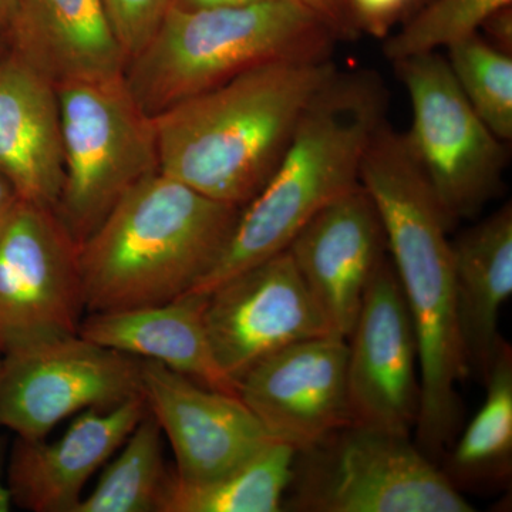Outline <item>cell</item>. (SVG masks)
Returning <instances> with one entry per match:
<instances>
[{
	"label": "cell",
	"mask_w": 512,
	"mask_h": 512,
	"mask_svg": "<svg viewBox=\"0 0 512 512\" xmlns=\"http://www.w3.org/2000/svg\"><path fill=\"white\" fill-rule=\"evenodd\" d=\"M346 362L348 340H302L256 363L238 394L272 440L305 450L352 423Z\"/></svg>",
	"instance_id": "13"
},
{
	"label": "cell",
	"mask_w": 512,
	"mask_h": 512,
	"mask_svg": "<svg viewBox=\"0 0 512 512\" xmlns=\"http://www.w3.org/2000/svg\"><path fill=\"white\" fill-rule=\"evenodd\" d=\"M296 450L272 441L228 473L205 481L168 474L160 512H279L291 484Z\"/></svg>",
	"instance_id": "22"
},
{
	"label": "cell",
	"mask_w": 512,
	"mask_h": 512,
	"mask_svg": "<svg viewBox=\"0 0 512 512\" xmlns=\"http://www.w3.org/2000/svg\"><path fill=\"white\" fill-rule=\"evenodd\" d=\"M336 70L330 56L276 60L168 107L151 117L158 171L244 208L268 183L306 107Z\"/></svg>",
	"instance_id": "2"
},
{
	"label": "cell",
	"mask_w": 512,
	"mask_h": 512,
	"mask_svg": "<svg viewBox=\"0 0 512 512\" xmlns=\"http://www.w3.org/2000/svg\"><path fill=\"white\" fill-rule=\"evenodd\" d=\"M241 210L158 170L147 175L79 245L86 313L187 295L217 264Z\"/></svg>",
	"instance_id": "4"
},
{
	"label": "cell",
	"mask_w": 512,
	"mask_h": 512,
	"mask_svg": "<svg viewBox=\"0 0 512 512\" xmlns=\"http://www.w3.org/2000/svg\"><path fill=\"white\" fill-rule=\"evenodd\" d=\"M148 413L173 447L184 481H205L255 457L272 440L237 394L208 389L154 360L141 359Z\"/></svg>",
	"instance_id": "14"
},
{
	"label": "cell",
	"mask_w": 512,
	"mask_h": 512,
	"mask_svg": "<svg viewBox=\"0 0 512 512\" xmlns=\"http://www.w3.org/2000/svg\"><path fill=\"white\" fill-rule=\"evenodd\" d=\"M360 184L379 210L416 329L421 383L416 444L437 463L457 439V384L470 375L458 335L450 228L406 137L387 123L367 146Z\"/></svg>",
	"instance_id": "1"
},
{
	"label": "cell",
	"mask_w": 512,
	"mask_h": 512,
	"mask_svg": "<svg viewBox=\"0 0 512 512\" xmlns=\"http://www.w3.org/2000/svg\"><path fill=\"white\" fill-rule=\"evenodd\" d=\"M338 40L301 0L239 8L170 6L160 26L127 63L124 80L148 117L276 60L330 56Z\"/></svg>",
	"instance_id": "5"
},
{
	"label": "cell",
	"mask_w": 512,
	"mask_h": 512,
	"mask_svg": "<svg viewBox=\"0 0 512 512\" xmlns=\"http://www.w3.org/2000/svg\"><path fill=\"white\" fill-rule=\"evenodd\" d=\"M427 0H417V5H416V9H419L421 5H424V3H426ZM414 9V10H416Z\"/></svg>",
	"instance_id": "35"
},
{
	"label": "cell",
	"mask_w": 512,
	"mask_h": 512,
	"mask_svg": "<svg viewBox=\"0 0 512 512\" xmlns=\"http://www.w3.org/2000/svg\"><path fill=\"white\" fill-rule=\"evenodd\" d=\"M141 394V359L79 333L0 357V426L20 439H45L67 417Z\"/></svg>",
	"instance_id": "9"
},
{
	"label": "cell",
	"mask_w": 512,
	"mask_h": 512,
	"mask_svg": "<svg viewBox=\"0 0 512 512\" xmlns=\"http://www.w3.org/2000/svg\"><path fill=\"white\" fill-rule=\"evenodd\" d=\"M205 323L218 363L237 383L286 346L335 335L288 249L207 293Z\"/></svg>",
	"instance_id": "12"
},
{
	"label": "cell",
	"mask_w": 512,
	"mask_h": 512,
	"mask_svg": "<svg viewBox=\"0 0 512 512\" xmlns=\"http://www.w3.org/2000/svg\"><path fill=\"white\" fill-rule=\"evenodd\" d=\"M339 338L348 340L367 286L387 256L382 218L362 184L340 195L286 248Z\"/></svg>",
	"instance_id": "15"
},
{
	"label": "cell",
	"mask_w": 512,
	"mask_h": 512,
	"mask_svg": "<svg viewBox=\"0 0 512 512\" xmlns=\"http://www.w3.org/2000/svg\"><path fill=\"white\" fill-rule=\"evenodd\" d=\"M387 94L373 70H336L306 107L268 183L242 208L217 264L190 293L207 295L285 251L313 215L360 184L367 146L386 123Z\"/></svg>",
	"instance_id": "3"
},
{
	"label": "cell",
	"mask_w": 512,
	"mask_h": 512,
	"mask_svg": "<svg viewBox=\"0 0 512 512\" xmlns=\"http://www.w3.org/2000/svg\"><path fill=\"white\" fill-rule=\"evenodd\" d=\"M268 0H171V6L185 10L239 8Z\"/></svg>",
	"instance_id": "30"
},
{
	"label": "cell",
	"mask_w": 512,
	"mask_h": 512,
	"mask_svg": "<svg viewBox=\"0 0 512 512\" xmlns=\"http://www.w3.org/2000/svg\"><path fill=\"white\" fill-rule=\"evenodd\" d=\"M127 63L138 55L160 26L171 0H103Z\"/></svg>",
	"instance_id": "26"
},
{
	"label": "cell",
	"mask_w": 512,
	"mask_h": 512,
	"mask_svg": "<svg viewBox=\"0 0 512 512\" xmlns=\"http://www.w3.org/2000/svg\"><path fill=\"white\" fill-rule=\"evenodd\" d=\"M207 295L187 293L161 305L87 313L79 335L137 359L154 360L208 389L238 394L222 370L205 323Z\"/></svg>",
	"instance_id": "19"
},
{
	"label": "cell",
	"mask_w": 512,
	"mask_h": 512,
	"mask_svg": "<svg viewBox=\"0 0 512 512\" xmlns=\"http://www.w3.org/2000/svg\"><path fill=\"white\" fill-rule=\"evenodd\" d=\"M84 313L79 245L55 212L19 201L0 229V355L77 335Z\"/></svg>",
	"instance_id": "10"
},
{
	"label": "cell",
	"mask_w": 512,
	"mask_h": 512,
	"mask_svg": "<svg viewBox=\"0 0 512 512\" xmlns=\"http://www.w3.org/2000/svg\"><path fill=\"white\" fill-rule=\"evenodd\" d=\"M16 0H0V29H8L9 20L15 10Z\"/></svg>",
	"instance_id": "33"
},
{
	"label": "cell",
	"mask_w": 512,
	"mask_h": 512,
	"mask_svg": "<svg viewBox=\"0 0 512 512\" xmlns=\"http://www.w3.org/2000/svg\"><path fill=\"white\" fill-rule=\"evenodd\" d=\"M9 49L55 86L124 77L127 57L103 0H16Z\"/></svg>",
	"instance_id": "17"
},
{
	"label": "cell",
	"mask_w": 512,
	"mask_h": 512,
	"mask_svg": "<svg viewBox=\"0 0 512 512\" xmlns=\"http://www.w3.org/2000/svg\"><path fill=\"white\" fill-rule=\"evenodd\" d=\"M9 49L8 35L6 30L0 29V56Z\"/></svg>",
	"instance_id": "34"
},
{
	"label": "cell",
	"mask_w": 512,
	"mask_h": 512,
	"mask_svg": "<svg viewBox=\"0 0 512 512\" xmlns=\"http://www.w3.org/2000/svg\"><path fill=\"white\" fill-rule=\"evenodd\" d=\"M74 512H160L165 483L163 430L147 412Z\"/></svg>",
	"instance_id": "23"
},
{
	"label": "cell",
	"mask_w": 512,
	"mask_h": 512,
	"mask_svg": "<svg viewBox=\"0 0 512 512\" xmlns=\"http://www.w3.org/2000/svg\"><path fill=\"white\" fill-rule=\"evenodd\" d=\"M19 201L15 188L0 174V229H2L5 222L8 221L10 214L15 210Z\"/></svg>",
	"instance_id": "31"
},
{
	"label": "cell",
	"mask_w": 512,
	"mask_h": 512,
	"mask_svg": "<svg viewBox=\"0 0 512 512\" xmlns=\"http://www.w3.org/2000/svg\"><path fill=\"white\" fill-rule=\"evenodd\" d=\"M301 2L319 19H322L338 39L359 36L350 19L348 0H301Z\"/></svg>",
	"instance_id": "28"
},
{
	"label": "cell",
	"mask_w": 512,
	"mask_h": 512,
	"mask_svg": "<svg viewBox=\"0 0 512 512\" xmlns=\"http://www.w3.org/2000/svg\"><path fill=\"white\" fill-rule=\"evenodd\" d=\"M56 89L64 177L55 214L80 245L128 190L156 173V136L124 77Z\"/></svg>",
	"instance_id": "7"
},
{
	"label": "cell",
	"mask_w": 512,
	"mask_h": 512,
	"mask_svg": "<svg viewBox=\"0 0 512 512\" xmlns=\"http://www.w3.org/2000/svg\"><path fill=\"white\" fill-rule=\"evenodd\" d=\"M282 511L471 512L406 434L350 423L296 451Z\"/></svg>",
	"instance_id": "6"
},
{
	"label": "cell",
	"mask_w": 512,
	"mask_h": 512,
	"mask_svg": "<svg viewBox=\"0 0 512 512\" xmlns=\"http://www.w3.org/2000/svg\"><path fill=\"white\" fill-rule=\"evenodd\" d=\"M458 335L468 372L485 379L504 338L501 308L512 293L511 202L451 241Z\"/></svg>",
	"instance_id": "20"
},
{
	"label": "cell",
	"mask_w": 512,
	"mask_h": 512,
	"mask_svg": "<svg viewBox=\"0 0 512 512\" xmlns=\"http://www.w3.org/2000/svg\"><path fill=\"white\" fill-rule=\"evenodd\" d=\"M512 0H427L406 19L399 32L384 39L392 63L448 49L480 32L485 19Z\"/></svg>",
	"instance_id": "25"
},
{
	"label": "cell",
	"mask_w": 512,
	"mask_h": 512,
	"mask_svg": "<svg viewBox=\"0 0 512 512\" xmlns=\"http://www.w3.org/2000/svg\"><path fill=\"white\" fill-rule=\"evenodd\" d=\"M147 412L141 394L110 409L84 410L55 441L18 437L6 477L13 503L33 512L76 511L84 485Z\"/></svg>",
	"instance_id": "16"
},
{
	"label": "cell",
	"mask_w": 512,
	"mask_h": 512,
	"mask_svg": "<svg viewBox=\"0 0 512 512\" xmlns=\"http://www.w3.org/2000/svg\"><path fill=\"white\" fill-rule=\"evenodd\" d=\"M393 64L412 103L407 146L453 229L497 195L507 143L478 117L439 52Z\"/></svg>",
	"instance_id": "8"
},
{
	"label": "cell",
	"mask_w": 512,
	"mask_h": 512,
	"mask_svg": "<svg viewBox=\"0 0 512 512\" xmlns=\"http://www.w3.org/2000/svg\"><path fill=\"white\" fill-rule=\"evenodd\" d=\"M5 456V440L0 439V512H9L15 505L12 493H10L8 478L5 480V477H3V474H5Z\"/></svg>",
	"instance_id": "32"
},
{
	"label": "cell",
	"mask_w": 512,
	"mask_h": 512,
	"mask_svg": "<svg viewBox=\"0 0 512 512\" xmlns=\"http://www.w3.org/2000/svg\"><path fill=\"white\" fill-rule=\"evenodd\" d=\"M485 400L474 419L448 447L441 468L461 490H494L510 483L512 473V349L501 343L483 380Z\"/></svg>",
	"instance_id": "21"
},
{
	"label": "cell",
	"mask_w": 512,
	"mask_h": 512,
	"mask_svg": "<svg viewBox=\"0 0 512 512\" xmlns=\"http://www.w3.org/2000/svg\"><path fill=\"white\" fill-rule=\"evenodd\" d=\"M346 382L352 423L406 436L416 429L419 342L389 255L367 286L349 335Z\"/></svg>",
	"instance_id": "11"
},
{
	"label": "cell",
	"mask_w": 512,
	"mask_h": 512,
	"mask_svg": "<svg viewBox=\"0 0 512 512\" xmlns=\"http://www.w3.org/2000/svg\"><path fill=\"white\" fill-rule=\"evenodd\" d=\"M447 63L461 92L485 126L512 140V55L478 32L447 49Z\"/></svg>",
	"instance_id": "24"
},
{
	"label": "cell",
	"mask_w": 512,
	"mask_h": 512,
	"mask_svg": "<svg viewBox=\"0 0 512 512\" xmlns=\"http://www.w3.org/2000/svg\"><path fill=\"white\" fill-rule=\"evenodd\" d=\"M0 174L20 201L55 212L64 177L57 89L10 49L0 56Z\"/></svg>",
	"instance_id": "18"
},
{
	"label": "cell",
	"mask_w": 512,
	"mask_h": 512,
	"mask_svg": "<svg viewBox=\"0 0 512 512\" xmlns=\"http://www.w3.org/2000/svg\"><path fill=\"white\" fill-rule=\"evenodd\" d=\"M0 357H2V355H0Z\"/></svg>",
	"instance_id": "36"
},
{
	"label": "cell",
	"mask_w": 512,
	"mask_h": 512,
	"mask_svg": "<svg viewBox=\"0 0 512 512\" xmlns=\"http://www.w3.org/2000/svg\"><path fill=\"white\" fill-rule=\"evenodd\" d=\"M480 33L488 43L512 55V5L491 13L481 26Z\"/></svg>",
	"instance_id": "29"
},
{
	"label": "cell",
	"mask_w": 512,
	"mask_h": 512,
	"mask_svg": "<svg viewBox=\"0 0 512 512\" xmlns=\"http://www.w3.org/2000/svg\"><path fill=\"white\" fill-rule=\"evenodd\" d=\"M417 0H348L350 19L357 35L386 39L400 20L409 18Z\"/></svg>",
	"instance_id": "27"
}]
</instances>
